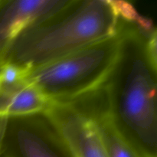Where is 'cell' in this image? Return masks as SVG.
<instances>
[{"label":"cell","instance_id":"6da1fadb","mask_svg":"<svg viewBox=\"0 0 157 157\" xmlns=\"http://www.w3.org/2000/svg\"><path fill=\"white\" fill-rule=\"evenodd\" d=\"M117 59L102 89L121 134L144 157H157L156 29L140 14L124 20Z\"/></svg>","mask_w":157,"mask_h":157},{"label":"cell","instance_id":"7a4b0ae2","mask_svg":"<svg viewBox=\"0 0 157 157\" xmlns=\"http://www.w3.org/2000/svg\"><path fill=\"white\" fill-rule=\"evenodd\" d=\"M134 10L125 1L68 0L59 11L25 29L4 64L29 71L112 38Z\"/></svg>","mask_w":157,"mask_h":157},{"label":"cell","instance_id":"3957f363","mask_svg":"<svg viewBox=\"0 0 157 157\" xmlns=\"http://www.w3.org/2000/svg\"><path fill=\"white\" fill-rule=\"evenodd\" d=\"M120 44L119 31L112 38L27 71L26 78L52 103L76 102L104 88Z\"/></svg>","mask_w":157,"mask_h":157},{"label":"cell","instance_id":"277c9868","mask_svg":"<svg viewBox=\"0 0 157 157\" xmlns=\"http://www.w3.org/2000/svg\"><path fill=\"white\" fill-rule=\"evenodd\" d=\"M4 140L10 157H73L44 114L6 118Z\"/></svg>","mask_w":157,"mask_h":157},{"label":"cell","instance_id":"5b68a950","mask_svg":"<svg viewBox=\"0 0 157 157\" xmlns=\"http://www.w3.org/2000/svg\"><path fill=\"white\" fill-rule=\"evenodd\" d=\"M44 114L73 157H108L93 120L78 102L52 103Z\"/></svg>","mask_w":157,"mask_h":157},{"label":"cell","instance_id":"8992f818","mask_svg":"<svg viewBox=\"0 0 157 157\" xmlns=\"http://www.w3.org/2000/svg\"><path fill=\"white\" fill-rule=\"evenodd\" d=\"M68 0H0V67L25 29L48 18Z\"/></svg>","mask_w":157,"mask_h":157},{"label":"cell","instance_id":"52a82bcc","mask_svg":"<svg viewBox=\"0 0 157 157\" xmlns=\"http://www.w3.org/2000/svg\"><path fill=\"white\" fill-rule=\"evenodd\" d=\"M78 102L93 120L108 157H144L121 134L106 107L102 90Z\"/></svg>","mask_w":157,"mask_h":157},{"label":"cell","instance_id":"ba28073f","mask_svg":"<svg viewBox=\"0 0 157 157\" xmlns=\"http://www.w3.org/2000/svg\"><path fill=\"white\" fill-rule=\"evenodd\" d=\"M52 102L27 78L12 84L0 83V117L44 114Z\"/></svg>","mask_w":157,"mask_h":157},{"label":"cell","instance_id":"9c48e42d","mask_svg":"<svg viewBox=\"0 0 157 157\" xmlns=\"http://www.w3.org/2000/svg\"><path fill=\"white\" fill-rule=\"evenodd\" d=\"M6 117H0V157H10L4 140V130Z\"/></svg>","mask_w":157,"mask_h":157}]
</instances>
